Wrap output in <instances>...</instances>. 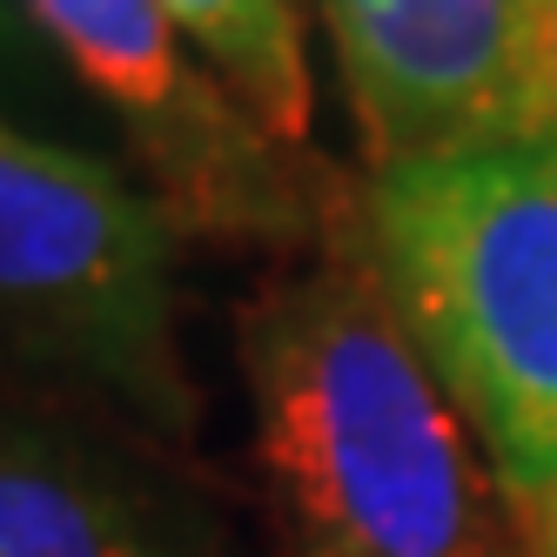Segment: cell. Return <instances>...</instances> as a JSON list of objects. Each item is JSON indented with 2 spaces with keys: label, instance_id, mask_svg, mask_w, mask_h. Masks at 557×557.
Wrapping results in <instances>:
<instances>
[{
  "label": "cell",
  "instance_id": "obj_4",
  "mask_svg": "<svg viewBox=\"0 0 557 557\" xmlns=\"http://www.w3.org/2000/svg\"><path fill=\"white\" fill-rule=\"evenodd\" d=\"M67 54L148 169V195L182 235L215 243H315L336 188L243 108L169 0H21Z\"/></svg>",
  "mask_w": 557,
  "mask_h": 557
},
{
  "label": "cell",
  "instance_id": "obj_3",
  "mask_svg": "<svg viewBox=\"0 0 557 557\" xmlns=\"http://www.w3.org/2000/svg\"><path fill=\"white\" fill-rule=\"evenodd\" d=\"M175 235L128 175L0 122V349L188 430Z\"/></svg>",
  "mask_w": 557,
  "mask_h": 557
},
{
  "label": "cell",
  "instance_id": "obj_2",
  "mask_svg": "<svg viewBox=\"0 0 557 557\" xmlns=\"http://www.w3.org/2000/svg\"><path fill=\"white\" fill-rule=\"evenodd\" d=\"M363 222L517 524L557 557V128L383 162L363 182Z\"/></svg>",
  "mask_w": 557,
  "mask_h": 557
},
{
  "label": "cell",
  "instance_id": "obj_6",
  "mask_svg": "<svg viewBox=\"0 0 557 557\" xmlns=\"http://www.w3.org/2000/svg\"><path fill=\"white\" fill-rule=\"evenodd\" d=\"M0 557H215V544L202 510L95 423L0 396Z\"/></svg>",
  "mask_w": 557,
  "mask_h": 557
},
{
  "label": "cell",
  "instance_id": "obj_5",
  "mask_svg": "<svg viewBox=\"0 0 557 557\" xmlns=\"http://www.w3.org/2000/svg\"><path fill=\"white\" fill-rule=\"evenodd\" d=\"M370 169L557 128V0H309Z\"/></svg>",
  "mask_w": 557,
  "mask_h": 557
},
{
  "label": "cell",
  "instance_id": "obj_7",
  "mask_svg": "<svg viewBox=\"0 0 557 557\" xmlns=\"http://www.w3.org/2000/svg\"><path fill=\"white\" fill-rule=\"evenodd\" d=\"M169 14L256 122L309 154V54L296 0H169Z\"/></svg>",
  "mask_w": 557,
  "mask_h": 557
},
{
  "label": "cell",
  "instance_id": "obj_1",
  "mask_svg": "<svg viewBox=\"0 0 557 557\" xmlns=\"http://www.w3.org/2000/svg\"><path fill=\"white\" fill-rule=\"evenodd\" d=\"M235 363L275 557H544L396 309L363 188L243 302Z\"/></svg>",
  "mask_w": 557,
  "mask_h": 557
}]
</instances>
